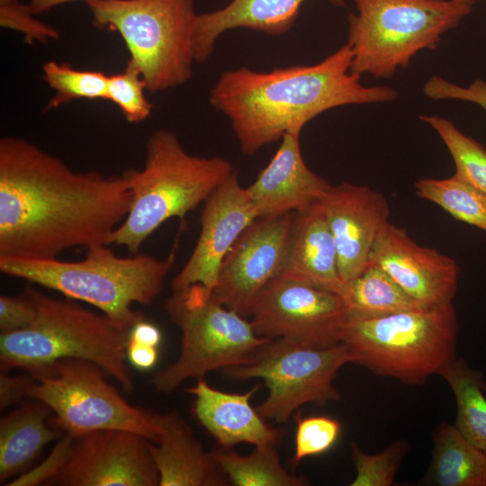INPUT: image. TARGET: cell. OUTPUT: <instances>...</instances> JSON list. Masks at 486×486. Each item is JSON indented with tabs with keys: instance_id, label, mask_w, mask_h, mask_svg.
<instances>
[{
	"instance_id": "cell-35",
	"label": "cell",
	"mask_w": 486,
	"mask_h": 486,
	"mask_svg": "<svg viewBox=\"0 0 486 486\" xmlns=\"http://www.w3.org/2000/svg\"><path fill=\"white\" fill-rule=\"evenodd\" d=\"M75 437L64 433L49 455L37 466L10 481L9 486H37L53 484L62 471Z\"/></svg>"
},
{
	"instance_id": "cell-4",
	"label": "cell",
	"mask_w": 486,
	"mask_h": 486,
	"mask_svg": "<svg viewBox=\"0 0 486 486\" xmlns=\"http://www.w3.org/2000/svg\"><path fill=\"white\" fill-rule=\"evenodd\" d=\"M86 250L80 261L0 257V271L91 304L125 325L132 327L143 320L132 304L148 305L158 297L174 266V252L158 259L144 254L122 257L108 245Z\"/></svg>"
},
{
	"instance_id": "cell-25",
	"label": "cell",
	"mask_w": 486,
	"mask_h": 486,
	"mask_svg": "<svg viewBox=\"0 0 486 486\" xmlns=\"http://www.w3.org/2000/svg\"><path fill=\"white\" fill-rule=\"evenodd\" d=\"M349 316L375 317L427 308L411 296L380 266L369 263L341 292Z\"/></svg>"
},
{
	"instance_id": "cell-16",
	"label": "cell",
	"mask_w": 486,
	"mask_h": 486,
	"mask_svg": "<svg viewBox=\"0 0 486 486\" xmlns=\"http://www.w3.org/2000/svg\"><path fill=\"white\" fill-rule=\"evenodd\" d=\"M320 202L335 241L338 274L345 284L369 265L372 249L389 223V203L382 193L348 182L331 185Z\"/></svg>"
},
{
	"instance_id": "cell-11",
	"label": "cell",
	"mask_w": 486,
	"mask_h": 486,
	"mask_svg": "<svg viewBox=\"0 0 486 486\" xmlns=\"http://www.w3.org/2000/svg\"><path fill=\"white\" fill-rule=\"evenodd\" d=\"M349 363L352 356L343 343L316 348L277 338L262 345L248 362L222 374L233 381L261 379L268 393L256 409L266 421L283 423L303 405L338 400L333 381Z\"/></svg>"
},
{
	"instance_id": "cell-36",
	"label": "cell",
	"mask_w": 486,
	"mask_h": 486,
	"mask_svg": "<svg viewBox=\"0 0 486 486\" xmlns=\"http://www.w3.org/2000/svg\"><path fill=\"white\" fill-rule=\"evenodd\" d=\"M424 94L432 100H459L472 103L486 111V81L477 78L467 86H459L439 76L424 85Z\"/></svg>"
},
{
	"instance_id": "cell-14",
	"label": "cell",
	"mask_w": 486,
	"mask_h": 486,
	"mask_svg": "<svg viewBox=\"0 0 486 486\" xmlns=\"http://www.w3.org/2000/svg\"><path fill=\"white\" fill-rule=\"evenodd\" d=\"M147 438L123 429L95 430L75 437L53 484L61 486H158Z\"/></svg>"
},
{
	"instance_id": "cell-22",
	"label": "cell",
	"mask_w": 486,
	"mask_h": 486,
	"mask_svg": "<svg viewBox=\"0 0 486 486\" xmlns=\"http://www.w3.org/2000/svg\"><path fill=\"white\" fill-rule=\"evenodd\" d=\"M306 0H231L226 6L198 14L193 47L195 62H206L214 51L219 37L225 32L246 28L269 35H283L293 26ZM345 6L346 0H329Z\"/></svg>"
},
{
	"instance_id": "cell-2",
	"label": "cell",
	"mask_w": 486,
	"mask_h": 486,
	"mask_svg": "<svg viewBox=\"0 0 486 486\" xmlns=\"http://www.w3.org/2000/svg\"><path fill=\"white\" fill-rule=\"evenodd\" d=\"M347 43L310 66L259 72L241 67L223 72L209 103L229 120L241 152L253 156L291 131L302 132L318 115L333 108L392 102V87L365 86L351 71Z\"/></svg>"
},
{
	"instance_id": "cell-28",
	"label": "cell",
	"mask_w": 486,
	"mask_h": 486,
	"mask_svg": "<svg viewBox=\"0 0 486 486\" xmlns=\"http://www.w3.org/2000/svg\"><path fill=\"white\" fill-rule=\"evenodd\" d=\"M416 194L441 207L456 220L486 232V194L455 175L447 178H420Z\"/></svg>"
},
{
	"instance_id": "cell-13",
	"label": "cell",
	"mask_w": 486,
	"mask_h": 486,
	"mask_svg": "<svg viewBox=\"0 0 486 486\" xmlns=\"http://www.w3.org/2000/svg\"><path fill=\"white\" fill-rule=\"evenodd\" d=\"M292 213L259 217L238 238L223 258L211 296L248 318L259 292L283 266Z\"/></svg>"
},
{
	"instance_id": "cell-7",
	"label": "cell",
	"mask_w": 486,
	"mask_h": 486,
	"mask_svg": "<svg viewBox=\"0 0 486 486\" xmlns=\"http://www.w3.org/2000/svg\"><path fill=\"white\" fill-rule=\"evenodd\" d=\"M347 41L351 71L388 79L406 68L414 56L434 50L443 36L472 13L456 0H353Z\"/></svg>"
},
{
	"instance_id": "cell-37",
	"label": "cell",
	"mask_w": 486,
	"mask_h": 486,
	"mask_svg": "<svg viewBox=\"0 0 486 486\" xmlns=\"http://www.w3.org/2000/svg\"><path fill=\"white\" fill-rule=\"evenodd\" d=\"M35 315V303L26 291L18 296H0L1 333L27 328L33 321Z\"/></svg>"
},
{
	"instance_id": "cell-3",
	"label": "cell",
	"mask_w": 486,
	"mask_h": 486,
	"mask_svg": "<svg viewBox=\"0 0 486 486\" xmlns=\"http://www.w3.org/2000/svg\"><path fill=\"white\" fill-rule=\"evenodd\" d=\"M36 315L20 330L1 333L3 372H32L63 358L85 359L101 366L128 392L134 389L127 366L131 327L66 298L58 299L29 286Z\"/></svg>"
},
{
	"instance_id": "cell-26",
	"label": "cell",
	"mask_w": 486,
	"mask_h": 486,
	"mask_svg": "<svg viewBox=\"0 0 486 486\" xmlns=\"http://www.w3.org/2000/svg\"><path fill=\"white\" fill-rule=\"evenodd\" d=\"M439 375L454 395V426L470 443L486 451V381L482 373L456 357Z\"/></svg>"
},
{
	"instance_id": "cell-15",
	"label": "cell",
	"mask_w": 486,
	"mask_h": 486,
	"mask_svg": "<svg viewBox=\"0 0 486 486\" xmlns=\"http://www.w3.org/2000/svg\"><path fill=\"white\" fill-rule=\"evenodd\" d=\"M257 218L259 214L235 170L203 202L198 240L185 265L173 278V291L201 284L210 293L223 258Z\"/></svg>"
},
{
	"instance_id": "cell-17",
	"label": "cell",
	"mask_w": 486,
	"mask_h": 486,
	"mask_svg": "<svg viewBox=\"0 0 486 486\" xmlns=\"http://www.w3.org/2000/svg\"><path fill=\"white\" fill-rule=\"evenodd\" d=\"M382 268L410 296L426 307L453 303L460 267L434 248L419 246L404 228L388 223L370 262Z\"/></svg>"
},
{
	"instance_id": "cell-8",
	"label": "cell",
	"mask_w": 486,
	"mask_h": 486,
	"mask_svg": "<svg viewBox=\"0 0 486 486\" xmlns=\"http://www.w3.org/2000/svg\"><path fill=\"white\" fill-rule=\"evenodd\" d=\"M86 4L96 27L121 35L148 92L166 91L193 77L194 0H97Z\"/></svg>"
},
{
	"instance_id": "cell-12",
	"label": "cell",
	"mask_w": 486,
	"mask_h": 486,
	"mask_svg": "<svg viewBox=\"0 0 486 486\" xmlns=\"http://www.w3.org/2000/svg\"><path fill=\"white\" fill-rule=\"evenodd\" d=\"M347 316L338 293L279 276L259 292L248 314L259 336L316 348L341 343Z\"/></svg>"
},
{
	"instance_id": "cell-24",
	"label": "cell",
	"mask_w": 486,
	"mask_h": 486,
	"mask_svg": "<svg viewBox=\"0 0 486 486\" xmlns=\"http://www.w3.org/2000/svg\"><path fill=\"white\" fill-rule=\"evenodd\" d=\"M430 465L423 484L486 486V451L470 443L454 424L442 421L433 434Z\"/></svg>"
},
{
	"instance_id": "cell-34",
	"label": "cell",
	"mask_w": 486,
	"mask_h": 486,
	"mask_svg": "<svg viewBox=\"0 0 486 486\" xmlns=\"http://www.w3.org/2000/svg\"><path fill=\"white\" fill-rule=\"evenodd\" d=\"M34 15L27 4H22L20 0H0L1 27L21 33L28 44H44L59 39V33L55 28Z\"/></svg>"
},
{
	"instance_id": "cell-39",
	"label": "cell",
	"mask_w": 486,
	"mask_h": 486,
	"mask_svg": "<svg viewBox=\"0 0 486 486\" xmlns=\"http://www.w3.org/2000/svg\"><path fill=\"white\" fill-rule=\"evenodd\" d=\"M158 347L145 346L128 339L127 360L137 369L148 370L152 368L158 360Z\"/></svg>"
},
{
	"instance_id": "cell-29",
	"label": "cell",
	"mask_w": 486,
	"mask_h": 486,
	"mask_svg": "<svg viewBox=\"0 0 486 486\" xmlns=\"http://www.w3.org/2000/svg\"><path fill=\"white\" fill-rule=\"evenodd\" d=\"M447 148L455 166L454 175L486 194V148L463 133L455 124L442 116L421 115Z\"/></svg>"
},
{
	"instance_id": "cell-5",
	"label": "cell",
	"mask_w": 486,
	"mask_h": 486,
	"mask_svg": "<svg viewBox=\"0 0 486 486\" xmlns=\"http://www.w3.org/2000/svg\"><path fill=\"white\" fill-rule=\"evenodd\" d=\"M234 171L226 158L192 155L176 133L156 130L146 142L143 168L124 171L130 183V205L111 244L138 253L164 222L172 218L183 222L187 213L204 202Z\"/></svg>"
},
{
	"instance_id": "cell-42",
	"label": "cell",
	"mask_w": 486,
	"mask_h": 486,
	"mask_svg": "<svg viewBox=\"0 0 486 486\" xmlns=\"http://www.w3.org/2000/svg\"><path fill=\"white\" fill-rule=\"evenodd\" d=\"M456 1L469 3L473 5L477 0H456Z\"/></svg>"
},
{
	"instance_id": "cell-6",
	"label": "cell",
	"mask_w": 486,
	"mask_h": 486,
	"mask_svg": "<svg viewBox=\"0 0 486 486\" xmlns=\"http://www.w3.org/2000/svg\"><path fill=\"white\" fill-rule=\"evenodd\" d=\"M459 324L453 303L382 316H347L341 343L352 363L409 385H423L456 357Z\"/></svg>"
},
{
	"instance_id": "cell-20",
	"label": "cell",
	"mask_w": 486,
	"mask_h": 486,
	"mask_svg": "<svg viewBox=\"0 0 486 486\" xmlns=\"http://www.w3.org/2000/svg\"><path fill=\"white\" fill-rule=\"evenodd\" d=\"M160 428L148 448L157 468L158 486H226L230 482L213 451L207 452L189 424L176 411L158 413Z\"/></svg>"
},
{
	"instance_id": "cell-41",
	"label": "cell",
	"mask_w": 486,
	"mask_h": 486,
	"mask_svg": "<svg viewBox=\"0 0 486 486\" xmlns=\"http://www.w3.org/2000/svg\"><path fill=\"white\" fill-rule=\"evenodd\" d=\"M74 1H85L86 3H88L97 0H29L27 6L29 10L36 15L48 12L58 5Z\"/></svg>"
},
{
	"instance_id": "cell-32",
	"label": "cell",
	"mask_w": 486,
	"mask_h": 486,
	"mask_svg": "<svg viewBox=\"0 0 486 486\" xmlns=\"http://www.w3.org/2000/svg\"><path fill=\"white\" fill-rule=\"evenodd\" d=\"M145 89L139 68L129 60L122 72L109 76L107 100L120 109L127 122L140 123L152 112V104L146 97Z\"/></svg>"
},
{
	"instance_id": "cell-30",
	"label": "cell",
	"mask_w": 486,
	"mask_h": 486,
	"mask_svg": "<svg viewBox=\"0 0 486 486\" xmlns=\"http://www.w3.org/2000/svg\"><path fill=\"white\" fill-rule=\"evenodd\" d=\"M42 71L45 82L55 92L44 112L73 100H107L109 76L102 71L78 70L68 63L54 60L46 62Z\"/></svg>"
},
{
	"instance_id": "cell-38",
	"label": "cell",
	"mask_w": 486,
	"mask_h": 486,
	"mask_svg": "<svg viewBox=\"0 0 486 486\" xmlns=\"http://www.w3.org/2000/svg\"><path fill=\"white\" fill-rule=\"evenodd\" d=\"M33 380L32 374L12 375L1 371L0 374V409L19 404L27 399V390Z\"/></svg>"
},
{
	"instance_id": "cell-9",
	"label": "cell",
	"mask_w": 486,
	"mask_h": 486,
	"mask_svg": "<svg viewBox=\"0 0 486 486\" xmlns=\"http://www.w3.org/2000/svg\"><path fill=\"white\" fill-rule=\"evenodd\" d=\"M173 292L165 308L181 330V348L177 359L151 378L157 391L170 392L185 380L243 364L269 340L255 331L248 318L215 301L202 285Z\"/></svg>"
},
{
	"instance_id": "cell-10",
	"label": "cell",
	"mask_w": 486,
	"mask_h": 486,
	"mask_svg": "<svg viewBox=\"0 0 486 486\" xmlns=\"http://www.w3.org/2000/svg\"><path fill=\"white\" fill-rule=\"evenodd\" d=\"M29 373L33 380L27 399L43 402L54 413L51 424L63 433L78 437L95 430L123 429L158 441V413L127 401L94 362L63 358Z\"/></svg>"
},
{
	"instance_id": "cell-40",
	"label": "cell",
	"mask_w": 486,
	"mask_h": 486,
	"mask_svg": "<svg viewBox=\"0 0 486 486\" xmlns=\"http://www.w3.org/2000/svg\"><path fill=\"white\" fill-rule=\"evenodd\" d=\"M160 330L144 319L136 322L130 328L129 339L145 346L158 347L161 342Z\"/></svg>"
},
{
	"instance_id": "cell-18",
	"label": "cell",
	"mask_w": 486,
	"mask_h": 486,
	"mask_svg": "<svg viewBox=\"0 0 486 486\" xmlns=\"http://www.w3.org/2000/svg\"><path fill=\"white\" fill-rule=\"evenodd\" d=\"M299 131L284 135L275 154L247 188L259 217L302 212L320 202L330 188L306 165Z\"/></svg>"
},
{
	"instance_id": "cell-23",
	"label": "cell",
	"mask_w": 486,
	"mask_h": 486,
	"mask_svg": "<svg viewBox=\"0 0 486 486\" xmlns=\"http://www.w3.org/2000/svg\"><path fill=\"white\" fill-rule=\"evenodd\" d=\"M51 410L29 399L0 420V482L6 485L64 433L48 422Z\"/></svg>"
},
{
	"instance_id": "cell-21",
	"label": "cell",
	"mask_w": 486,
	"mask_h": 486,
	"mask_svg": "<svg viewBox=\"0 0 486 486\" xmlns=\"http://www.w3.org/2000/svg\"><path fill=\"white\" fill-rule=\"evenodd\" d=\"M279 277L341 294L335 241L320 202L293 212Z\"/></svg>"
},
{
	"instance_id": "cell-31",
	"label": "cell",
	"mask_w": 486,
	"mask_h": 486,
	"mask_svg": "<svg viewBox=\"0 0 486 486\" xmlns=\"http://www.w3.org/2000/svg\"><path fill=\"white\" fill-rule=\"evenodd\" d=\"M408 450V442L404 439H398L382 452L370 454L364 453L355 441H352L351 454L356 472L350 485H392Z\"/></svg>"
},
{
	"instance_id": "cell-1",
	"label": "cell",
	"mask_w": 486,
	"mask_h": 486,
	"mask_svg": "<svg viewBox=\"0 0 486 486\" xmlns=\"http://www.w3.org/2000/svg\"><path fill=\"white\" fill-rule=\"evenodd\" d=\"M130 205L124 171L76 172L25 139L0 140V257L56 259L110 245Z\"/></svg>"
},
{
	"instance_id": "cell-33",
	"label": "cell",
	"mask_w": 486,
	"mask_h": 486,
	"mask_svg": "<svg viewBox=\"0 0 486 486\" xmlns=\"http://www.w3.org/2000/svg\"><path fill=\"white\" fill-rule=\"evenodd\" d=\"M296 424L295 447L292 459L297 464L306 457L328 452L338 441L342 426L331 417H303L300 410L293 414Z\"/></svg>"
},
{
	"instance_id": "cell-19",
	"label": "cell",
	"mask_w": 486,
	"mask_h": 486,
	"mask_svg": "<svg viewBox=\"0 0 486 486\" xmlns=\"http://www.w3.org/2000/svg\"><path fill=\"white\" fill-rule=\"evenodd\" d=\"M259 388L256 384L245 393H231L199 378L186 392L194 397L195 418L222 448H232L241 443L254 446H276L282 432L269 426L250 402Z\"/></svg>"
},
{
	"instance_id": "cell-27",
	"label": "cell",
	"mask_w": 486,
	"mask_h": 486,
	"mask_svg": "<svg viewBox=\"0 0 486 486\" xmlns=\"http://www.w3.org/2000/svg\"><path fill=\"white\" fill-rule=\"evenodd\" d=\"M216 461L230 484L235 486H308L305 475L288 472L282 464L276 446H255L248 455L231 448L213 451Z\"/></svg>"
}]
</instances>
